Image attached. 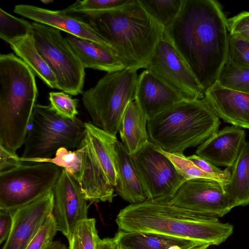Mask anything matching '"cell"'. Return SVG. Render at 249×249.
Here are the masks:
<instances>
[{"instance_id":"cell-38","label":"cell","mask_w":249,"mask_h":249,"mask_svg":"<svg viewBox=\"0 0 249 249\" xmlns=\"http://www.w3.org/2000/svg\"><path fill=\"white\" fill-rule=\"evenodd\" d=\"M17 154L11 153L0 145V174L21 164Z\"/></svg>"},{"instance_id":"cell-35","label":"cell","mask_w":249,"mask_h":249,"mask_svg":"<svg viewBox=\"0 0 249 249\" xmlns=\"http://www.w3.org/2000/svg\"><path fill=\"white\" fill-rule=\"evenodd\" d=\"M58 231L53 213L47 217L37 234L25 249H45L53 241Z\"/></svg>"},{"instance_id":"cell-2","label":"cell","mask_w":249,"mask_h":249,"mask_svg":"<svg viewBox=\"0 0 249 249\" xmlns=\"http://www.w3.org/2000/svg\"><path fill=\"white\" fill-rule=\"evenodd\" d=\"M125 233H154L218 246L233 232V226L218 218L177 206L170 200L145 201L121 210L115 219Z\"/></svg>"},{"instance_id":"cell-4","label":"cell","mask_w":249,"mask_h":249,"mask_svg":"<svg viewBox=\"0 0 249 249\" xmlns=\"http://www.w3.org/2000/svg\"><path fill=\"white\" fill-rule=\"evenodd\" d=\"M35 74L13 53L0 55V145L14 154L24 143L36 104Z\"/></svg>"},{"instance_id":"cell-25","label":"cell","mask_w":249,"mask_h":249,"mask_svg":"<svg viewBox=\"0 0 249 249\" xmlns=\"http://www.w3.org/2000/svg\"><path fill=\"white\" fill-rule=\"evenodd\" d=\"M117 233L120 241L133 249H187L198 242L154 233Z\"/></svg>"},{"instance_id":"cell-26","label":"cell","mask_w":249,"mask_h":249,"mask_svg":"<svg viewBox=\"0 0 249 249\" xmlns=\"http://www.w3.org/2000/svg\"><path fill=\"white\" fill-rule=\"evenodd\" d=\"M147 13L164 29L178 15L183 0H138Z\"/></svg>"},{"instance_id":"cell-18","label":"cell","mask_w":249,"mask_h":249,"mask_svg":"<svg viewBox=\"0 0 249 249\" xmlns=\"http://www.w3.org/2000/svg\"><path fill=\"white\" fill-rule=\"evenodd\" d=\"M205 100L224 122L249 129V93L222 86L216 81L205 91Z\"/></svg>"},{"instance_id":"cell-5","label":"cell","mask_w":249,"mask_h":249,"mask_svg":"<svg viewBox=\"0 0 249 249\" xmlns=\"http://www.w3.org/2000/svg\"><path fill=\"white\" fill-rule=\"evenodd\" d=\"M219 118L203 98L184 100L148 120L149 141L162 150L183 154L218 131Z\"/></svg>"},{"instance_id":"cell-43","label":"cell","mask_w":249,"mask_h":249,"mask_svg":"<svg viewBox=\"0 0 249 249\" xmlns=\"http://www.w3.org/2000/svg\"><path fill=\"white\" fill-rule=\"evenodd\" d=\"M117 249H133L131 248V247H129L124 244L123 243H121L119 240L118 243V244H117Z\"/></svg>"},{"instance_id":"cell-15","label":"cell","mask_w":249,"mask_h":249,"mask_svg":"<svg viewBox=\"0 0 249 249\" xmlns=\"http://www.w3.org/2000/svg\"><path fill=\"white\" fill-rule=\"evenodd\" d=\"M53 194L50 191L13 211L11 233L2 249H25L53 213Z\"/></svg>"},{"instance_id":"cell-21","label":"cell","mask_w":249,"mask_h":249,"mask_svg":"<svg viewBox=\"0 0 249 249\" xmlns=\"http://www.w3.org/2000/svg\"><path fill=\"white\" fill-rule=\"evenodd\" d=\"M66 38L85 69L91 68L107 73L126 69L110 48L69 34Z\"/></svg>"},{"instance_id":"cell-24","label":"cell","mask_w":249,"mask_h":249,"mask_svg":"<svg viewBox=\"0 0 249 249\" xmlns=\"http://www.w3.org/2000/svg\"><path fill=\"white\" fill-rule=\"evenodd\" d=\"M10 48L48 87L58 89L56 79L38 52L33 31L26 36L9 43Z\"/></svg>"},{"instance_id":"cell-1","label":"cell","mask_w":249,"mask_h":249,"mask_svg":"<svg viewBox=\"0 0 249 249\" xmlns=\"http://www.w3.org/2000/svg\"><path fill=\"white\" fill-rule=\"evenodd\" d=\"M164 34L204 91L217 81L228 55L230 31L221 5L214 0H183Z\"/></svg>"},{"instance_id":"cell-10","label":"cell","mask_w":249,"mask_h":249,"mask_svg":"<svg viewBox=\"0 0 249 249\" xmlns=\"http://www.w3.org/2000/svg\"><path fill=\"white\" fill-rule=\"evenodd\" d=\"M62 169L53 163L36 162L0 174V210L13 211L52 190Z\"/></svg>"},{"instance_id":"cell-9","label":"cell","mask_w":249,"mask_h":249,"mask_svg":"<svg viewBox=\"0 0 249 249\" xmlns=\"http://www.w3.org/2000/svg\"><path fill=\"white\" fill-rule=\"evenodd\" d=\"M32 26L36 47L54 74L58 89L71 95L83 93L85 68L61 31L37 22Z\"/></svg>"},{"instance_id":"cell-31","label":"cell","mask_w":249,"mask_h":249,"mask_svg":"<svg viewBox=\"0 0 249 249\" xmlns=\"http://www.w3.org/2000/svg\"><path fill=\"white\" fill-rule=\"evenodd\" d=\"M130 0H77L63 9L69 14H91L117 8L128 3Z\"/></svg>"},{"instance_id":"cell-6","label":"cell","mask_w":249,"mask_h":249,"mask_svg":"<svg viewBox=\"0 0 249 249\" xmlns=\"http://www.w3.org/2000/svg\"><path fill=\"white\" fill-rule=\"evenodd\" d=\"M85 132L77 148L82 165L77 180L88 201L112 202L117 183L114 136L92 123H85Z\"/></svg>"},{"instance_id":"cell-22","label":"cell","mask_w":249,"mask_h":249,"mask_svg":"<svg viewBox=\"0 0 249 249\" xmlns=\"http://www.w3.org/2000/svg\"><path fill=\"white\" fill-rule=\"evenodd\" d=\"M147 123V119L137 102H130L123 113L118 130L122 143L130 155L149 141Z\"/></svg>"},{"instance_id":"cell-33","label":"cell","mask_w":249,"mask_h":249,"mask_svg":"<svg viewBox=\"0 0 249 249\" xmlns=\"http://www.w3.org/2000/svg\"><path fill=\"white\" fill-rule=\"evenodd\" d=\"M49 100L52 108L63 117L73 119L78 114L77 107L79 100L72 99L65 92L51 91L49 93Z\"/></svg>"},{"instance_id":"cell-17","label":"cell","mask_w":249,"mask_h":249,"mask_svg":"<svg viewBox=\"0 0 249 249\" xmlns=\"http://www.w3.org/2000/svg\"><path fill=\"white\" fill-rule=\"evenodd\" d=\"M181 95L150 71L138 75L135 101L147 120L184 100Z\"/></svg>"},{"instance_id":"cell-7","label":"cell","mask_w":249,"mask_h":249,"mask_svg":"<svg viewBox=\"0 0 249 249\" xmlns=\"http://www.w3.org/2000/svg\"><path fill=\"white\" fill-rule=\"evenodd\" d=\"M138 77L131 68L107 72L83 92L82 102L95 125L116 136L126 107L135 99Z\"/></svg>"},{"instance_id":"cell-14","label":"cell","mask_w":249,"mask_h":249,"mask_svg":"<svg viewBox=\"0 0 249 249\" xmlns=\"http://www.w3.org/2000/svg\"><path fill=\"white\" fill-rule=\"evenodd\" d=\"M52 190L57 230L69 240L77 223L88 218V200L78 180L63 169Z\"/></svg>"},{"instance_id":"cell-8","label":"cell","mask_w":249,"mask_h":249,"mask_svg":"<svg viewBox=\"0 0 249 249\" xmlns=\"http://www.w3.org/2000/svg\"><path fill=\"white\" fill-rule=\"evenodd\" d=\"M29 125L24 151L18 157L21 162L50 158L61 147H77L85 132V123L77 117L61 116L50 105L36 104Z\"/></svg>"},{"instance_id":"cell-28","label":"cell","mask_w":249,"mask_h":249,"mask_svg":"<svg viewBox=\"0 0 249 249\" xmlns=\"http://www.w3.org/2000/svg\"><path fill=\"white\" fill-rule=\"evenodd\" d=\"M217 81L226 88L249 93V68L236 65L227 59Z\"/></svg>"},{"instance_id":"cell-32","label":"cell","mask_w":249,"mask_h":249,"mask_svg":"<svg viewBox=\"0 0 249 249\" xmlns=\"http://www.w3.org/2000/svg\"><path fill=\"white\" fill-rule=\"evenodd\" d=\"M158 148L172 161L177 170L186 180L197 178H205L219 181L215 176L199 168L184 154L170 153L158 147Z\"/></svg>"},{"instance_id":"cell-19","label":"cell","mask_w":249,"mask_h":249,"mask_svg":"<svg viewBox=\"0 0 249 249\" xmlns=\"http://www.w3.org/2000/svg\"><path fill=\"white\" fill-rule=\"evenodd\" d=\"M241 128L227 126L199 145L196 154L215 166L231 168L246 143Z\"/></svg>"},{"instance_id":"cell-16","label":"cell","mask_w":249,"mask_h":249,"mask_svg":"<svg viewBox=\"0 0 249 249\" xmlns=\"http://www.w3.org/2000/svg\"><path fill=\"white\" fill-rule=\"evenodd\" d=\"M14 12L35 22L55 28L112 50L109 44L81 17L67 13L64 10L54 11L31 5L18 4L15 6Z\"/></svg>"},{"instance_id":"cell-29","label":"cell","mask_w":249,"mask_h":249,"mask_svg":"<svg viewBox=\"0 0 249 249\" xmlns=\"http://www.w3.org/2000/svg\"><path fill=\"white\" fill-rule=\"evenodd\" d=\"M27 161L53 163L77 179L82 165V152L79 148L71 151L66 148L61 147L56 151L54 158L31 159L26 160Z\"/></svg>"},{"instance_id":"cell-37","label":"cell","mask_w":249,"mask_h":249,"mask_svg":"<svg viewBox=\"0 0 249 249\" xmlns=\"http://www.w3.org/2000/svg\"><path fill=\"white\" fill-rule=\"evenodd\" d=\"M230 34L249 40V12H243L228 19Z\"/></svg>"},{"instance_id":"cell-12","label":"cell","mask_w":249,"mask_h":249,"mask_svg":"<svg viewBox=\"0 0 249 249\" xmlns=\"http://www.w3.org/2000/svg\"><path fill=\"white\" fill-rule=\"evenodd\" d=\"M146 69L159 77L186 100H195L204 97L203 88L164 33Z\"/></svg>"},{"instance_id":"cell-36","label":"cell","mask_w":249,"mask_h":249,"mask_svg":"<svg viewBox=\"0 0 249 249\" xmlns=\"http://www.w3.org/2000/svg\"><path fill=\"white\" fill-rule=\"evenodd\" d=\"M187 158L199 168L216 177L224 186L229 182L231 173L230 168H227L222 170L210 161L197 155H193Z\"/></svg>"},{"instance_id":"cell-30","label":"cell","mask_w":249,"mask_h":249,"mask_svg":"<svg viewBox=\"0 0 249 249\" xmlns=\"http://www.w3.org/2000/svg\"><path fill=\"white\" fill-rule=\"evenodd\" d=\"M32 32V23L0 8V37L8 43L26 36Z\"/></svg>"},{"instance_id":"cell-13","label":"cell","mask_w":249,"mask_h":249,"mask_svg":"<svg viewBox=\"0 0 249 249\" xmlns=\"http://www.w3.org/2000/svg\"><path fill=\"white\" fill-rule=\"evenodd\" d=\"M170 201L213 217H223L232 209L224 186L218 180L205 178L185 181Z\"/></svg>"},{"instance_id":"cell-41","label":"cell","mask_w":249,"mask_h":249,"mask_svg":"<svg viewBox=\"0 0 249 249\" xmlns=\"http://www.w3.org/2000/svg\"><path fill=\"white\" fill-rule=\"evenodd\" d=\"M45 249H69V248L60 241H53Z\"/></svg>"},{"instance_id":"cell-11","label":"cell","mask_w":249,"mask_h":249,"mask_svg":"<svg viewBox=\"0 0 249 249\" xmlns=\"http://www.w3.org/2000/svg\"><path fill=\"white\" fill-rule=\"evenodd\" d=\"M131 156L148 199L170 200L186 180L172 161L149 141Z\"/></svg>"},{"instance_id":"cell-40","label":"cell","mask_w":249,"mask_h":249,"mask_svg":"<svg viewBox=\"0 0 249 249\" xmlns=\"http://www.w3.org/2000/svg\"><path fill=\"white\" fill-rule=\"evenodd\" d=\"M119 236L117 232L113 238H99L97 242L96 249H117Z\"/></svg>"},{"instance_id":"cell-44","label":"cell","mask_w":249,"mask_h":249,"mask_svg":"<svg viewBox=\"0 0 249 249\" xmlns=\"http://www.w3.org/2000/svg\"><path fill=\"white\" fill-rule=\"evenodd\" d=\"M41 1L45 4H49L53 1V0H41Z\"/></svg>"},{"instance_id":"cell-34","label":"cell","mask_w":249,"mask_h":249,"mask_svg":"<svg viewBox=\"0 0 249 249\" xmlns=\"http://www.w3.org/2000/svg\"><path fill=\"white\" fill-rule=\"evenodd\" d=\"M227 59L236 65L249 68V40L230 34Z\"/></svg>"},{"instance_id":"cell-39","label":"cell","mask_w":249,"mask_h":249,"mask_svg":"<svg viewBox=\"0 0 249 249\" xmlns=\"http://www.w3.org/2000/svg\"><path fill=\"white\" fill-rule=\"evenodd\" d=\"M13 223L11 211L0 210V244L5 242L11 231Z\"/></svg>"},{"instance_id":"cell-42","label":"cell","mask_w":249,"mask_h":249,"mask_svg":"<svg viewBox=\"0 0 249 249\" xmlns=\"http://www.w3.org/2000/svg\"><path fill=\"white\" fill-rule=\"evenodd\" d=\"M210 246V245L207 243L197 242L187 249H208Z\"/></svg>"},{"instance_id":"cell-20","label":"cell","mask_w":249,"mask_h":249,"mask_svg":"<svg viewBox=\"0 0 249 249\" xmlns=\"http://www.w3.org/2000/svg\"><path fill=\"white\" fill-rule=\"evenodd\" d=\"M117 183L115 191L130 204L143 202L148 196L140 178L131 156L122 142L115 143Z\"/></svg>"},{"instance_id":"cell-23","label":"cell","mask_w":249,"mask_h":249,"mask_svg":"<svg viewBox=\"0 0 249 249\" xmlns=\"http://www.w3.org/2000/svg\"><path fill=\"white\" fill-rule=\"evenodd\" d=\"M231 169L229 182L224 186L230 206L249 204V142H246Z\"/></svg>"},{"instance_id":"cell-27","label":"cell","mask_w":249,"mask_h":249,"mask_svg":"<svg viewBox=\"0 0 249 249\" xmlns=\"http://www.w3.org/2000/svg\"><path fill=\"white\" fill-rule=\"evenodd\" d=\"M96 227V220L88 218L80 221L68 240L69 249H96L99 239Z\"/></svg>"},{"instance_id":"cell-3","label":"cell","mask_w":249,"mask_h":249,"mask_svg":"<svg viewBox=\"0 0 249 249\" xmlns=\"http://www.w3.org/2000/svg\"><path fill=\"white\" fill-rule=\"evenodd\" d=\"M82 15L109 44L125 68L146 69L164 33L138 0H130L112 10Z\"/></svg>"}]
</instances>
